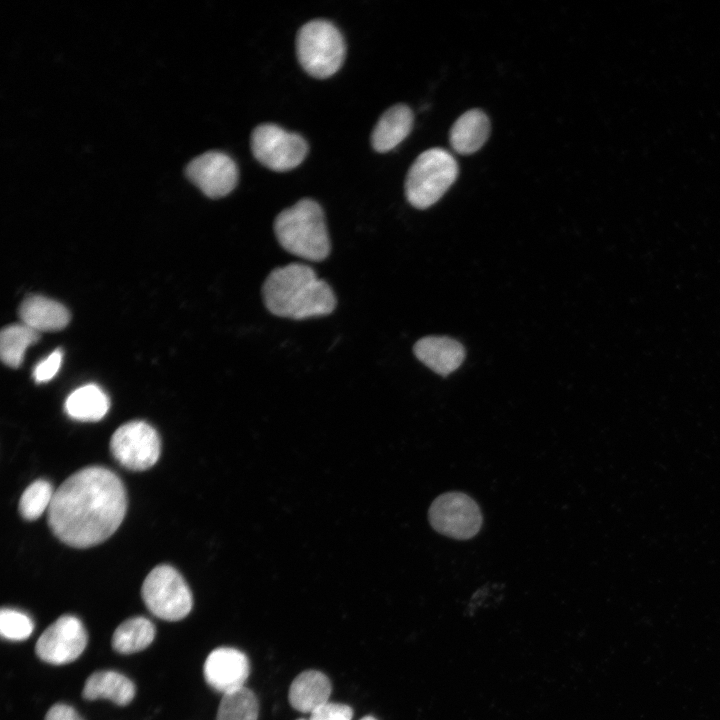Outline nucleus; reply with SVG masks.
Wrapping results in <instances>:
<instances>
[{
	"label": "nucleus",
	"instance_id": "nucleus-1",
	"mask_svg": "<svg viewBox=\"0 0 720 720\" xmlns=\"http://www.w3.org/2000/svg\"><path fill=\"white\" fill-rule=\"evenodd\" d=\"M127 508L125 487L111 470L91 466L68 477L54 492L48 524L63 543L87 548L108 539Z\"/></svg>",
	"mask_w": 720,
	"mask_h": 720
},
{
	"label": "nucleus",
	"instance_id": "nucleus-2",
	"mask_svg": "<svg viewBox=\"0 0 720 720\" xmlns=\"http://www.w3.org/2000/svg\"><path fill=\"white\" fill-rule=\"evenodd\" d=\"M262 296L269 312L296 320L328 315L336 306L330 285L301 263L272 270L264 281Z\"/></svg>",
	"mask_w": 720,
	"mask_h": 720
},
{
	"label": "nucleus",
	"instance_id": "nucleus-3",
	"mask_svg": "<svg viewBox=\"0 0 720 720\" xmlns=\"http://www.w3.org/2000/svg\"><path fill=\"white\" fill-rule=\"evenodd\" d=\"M274 232L286 251L306 260L323 261L330 253L324 212L312 199H301L281 211L274 221Z\"/></svg>",
	"mask_w": 720,
	"mask_h": 720
},
{
	"label": "nucleus",
	"instance_id": "nucleus-4",
	"mask_svg": "<svg viewBox=\"0 0 720 720\" xmlns=\"http://www.w3.org/2000/svg\"><path fill=\"white\" fill-rule=\"evenodd\" d=\"M457 175L458 164L450 152L428 149L415 159L407 173L406 198L413 207L426 209L445 194Z\"/></svg>",
	"mask_w": 720,
	"mask_h": 720
},
{
	"label": "nucleus",
	"instance_id": "nucleus-5",
	"mask_svg": "<svg viewBox=\"0 0 720 720\" xmlns=\"http://www.w3.org/2000/svg\"><path fill=\"white\" fill-rule=\"evenodd\" d=\"M345 42L331 22L314 19L304 24L296 37V52L304 70L315 78L335 74L345 58Z\"/></svg>",
	"mask_w": 720,
	"mask_h": 720
},
{
	"label": "nucleus",
	"instance_id": "nucleus-6",
	"mask_svg": "<svg viewBox=\"0 0 720 720\" xmlns=\"http://www.w3.org/2000/svg\"><path fill=\"white\" fill-rule=\"evenodd\" d=\"M141 595L149 611L166 621L185 618L193 606L191 591L173 567L159 565L146 576Z\"/></svg>",
	"mask_w": 720,
	"mask_h": 720
},
{
	"label": "nucleus",
	"instance_id": "nucleus-7",
	"mask_svg": "<svg viewBox=\"0 0 720 720\" xmlns=\"http://www.w3.org/2000/svg\"><path fill=\"white\" fill-rule=\"evenodd\" d=\"M254 157L265 167L278 172L296 168L308 152L306 141L298 134L278 125L264 123L251 134Z\"/></svg>",
	"mask_w": 720,
	"mask_h": 720
},
{
	"label": "nucleus",
	"instance_id": "nucleus-8",
	"mask_svg": "<svg viewBox=\"0 0 720 720\" xmlns=\"http://www.w3.org/2000/svg\"><path fill=\"white\" fill-rule=\"evenodd\" d=\"M428 518L434 530L457 540L474 537L482 526L478 504L462 492H447L435 498Z\"/></svg>",
	"mask_w": 720,
	"mask_h": 720
},
{
	"label": "nucleus",
	"instance_id": "nucleus-9",
	"mask_svg": "<svg viewBox=\"0 0 720 720\" xmlns=\"http://www.w3.org/2000/svg\"><path fill=\"white\" fill-rule=\"evenodd\" d=\"M157 431L144 421H131L120 426L112 435L110 450L123 467L143 471L152 467L160 455Z\"/></svg>",
	"mask_w": 720,
	"mask_h": 720
},
{
	"label": "nucleus",
	"instance_id": "nucleus-10",
	"mask_svg": "<svg viewBox=\"0 0 720 720\" xmlns=\"http://www.w3.org/2000/svg\"><path fill=\"white\" fill-rule=\"evenodd\" d=\"M88 636L80 619L62 615L38 638L35 653L42 661L63 665L75 661L87 646Z\"/></svg>",
	"mask_w": 720,
	"mask_h": 720
},
{
	"label": "nucleus",
	"instance_id": "nucleus-11",
	"mask_svg": "<svg viewBox=\"0 0 720 720\" xmlns=\"http://www.w3.org/2000/svg\"><path fill=\"white\" fill-rule=\"evenodd\" d=\"M187 178L206 196L220 198L237 185L238 168L234 160L220 151L205 152L186 166Z\"/></svg>",
	"mask_w": 720,
	"mask_h": 720
},
{
	"label": "nucleus",
	"instance_id": "nucleus-12",
	"mask_svg": "<svg viewBox=\"0 0 720 720\" xmlns=\"http://www.w3.org/2000/svg\"><path fill=\"white\" fill-rule=\"evenodd\" d=\"M250 672L246 655L238 649L219 647L206 658L203 674L209 686L223 694L244 687Z\"/></svg>",
	"mask_w": 720,
	"mask_h": 720
},
{
	"label": "nucleus",
	"instance_id": "nucleus-13",
	"mask_svg": "<svg viewBox=\"0 0 720 720\" xmlns=\"http://www.w3.org/2000/svg\"><path fill=\"white\" fill-rule=\"evenodd\" d=\"M415 356L435 373L446 376L463 362L461 343L448 337H424L414 345Z\"/></svg>",
	"mask_w": 720,
	"mask_h": 720
},
{
	"label": "nucleus",
	"instance_id": "nucleus-14",
	"mask_svg": "<svg viewBox=\"0 0 720 720\" xmlns=\"http://www.w3.org/2000/svg\"><path fill=\"white\" fill-rule=\"evenodd\" d=\"M22 323L37 332L58 331L67 326L69 311L61 303L41 295H31L19 308Z\"/></svg>",
	"mask_w": 720,
	"mask_h": 720
},
{
	"label": "nucleus",
	"instance_id": "nucleus-15",
	"mask_svg": "<svg viewBox=\"0 0 720 720\" xmlns=\"http://www.w3.org/2000/svg\"><path fill=\"white\" fill-rule=\"evenodd\" d=\"M414 122L412 110L404 104L387 109L379 118L371 134V144L380 153L398 146L411 132Z\"/></svg>",
	"mask_w": 720,
	"mask_h": 720
},
{
	"label": "nucleus",
	"instance_id": "nucleus-16",
	"mask_svg": "<svg viewBox=\"0 0 720 720\" xmlns=\"http://www.w3.org/2000/svg\"><path fill=\"white\" fill-rule=\"evenodd\" d=\"M489 133L490 121L487 115L479 109H472L463 113L452 125L450 145L459 154H472L484 145Z\"/></svg>",
	"mask_w": 720,
	"mask_h": 720
},
{
	"label": "nucleus",
	"instance_id": "nucleus-17",
	"mask_svg": "<svg viewBox=\"0 0 720 720\" xmlns=\"http://www.w3.org/2000/svg\"><path fill=\"white\" fill-rule=\"evenodd\" d=\"M134 683L123 674L112 670L92 673L85 681L82 697L92 701L108 699L119 706L128 705L135 696Z\"/></svg>",
	"mask_w": 720,
	"mask_h": 720
},
{
	"label": "nucleus",
	"instance_id": "nucleus-18",
	"mask_svg": "<svg viewBox=\"0 0 720 720\" xmlns=\"http://www.w3.org/2000/svg\"><path fill=\"white\" fill-rule=\"evenodd\" d=\"M331 683L320 671L307 670L300 673L291 683L289 702L291 706L304 713H312L316 708L328 702Z\"/></svg>",
	"mask_w": 720,
	"mask_h": 720
},
{
	"label": "nucleus",
	"instance_id": "nucleus-19",
	"mask_svg": "<svg viewBox=\"0 0 720 720\" xmlns=\"http://www.w3.org/2000/svg\"><path fill=\"white\" fill-rule=\"evenodd\" d=\"M109 406L106 393L94 384L77 388L65 401L66 413L79 421H98L106 415Z\"/></svg>",
	"mask_w": 720,
	"mask_h": 720
},
{
	"label": "nucleus",
	"instance_id": "nucleus-20",
	"mask_svg": "<svg viewBox=\"0 0 720 720\" xmlns=\"http://www.w3.org/2000/svg\"><path fill=\"white\" fill-rule=\"evenodd\" d=\"M153 623L142 616L123 621L112 635V648L120 654H133L146 649L154 640Z\"/></svg>",
	"mask_w": 720,
	"mask_h": 720
},
{
	"label": "nucleus",
	"instance_id": "nucleus-21",
	"mask_svg": "<svg viewBox=\"0 0 720 720\" xmlns=\"http://www.w3.org/2000/svg\"><path fill=\"white\" fill-rule=\"evenodd\" d=\"M40 338L39 332L25 324H12L2 329L0 335V356L4 364L18 368L26 349Z\"/></svg>",
	"mask_w": 720,
	"mask_h": 720
},
{
	"label": "nucleus",
	"instance_id": "nucleus-22",
	"mask_svg": "<svg viewBox=\"0 0 720 720\" xmlns=\"http://www.w3.org/2000/svg\"><path fill=\"white\" fill-rule=\"evenodd\" d=\"M258 700L252 690L241 687L223 694L216 720H257Z\"/></svg>",
	"mask_w": 720,
	"mask_h": 720
},
{
	"label": "nucleus",
	"instance_id": "nucleus-23",
	"mask_svg": "<svg viewBox=\"0 0 720 720\" xmlns=\"http://www.w3.org/2000/svg\"><path fill=\"white\" fill-rule=\"evenodd\" d=\"M53 489L49 482L39 479L31 483L19 500V512L26 520H36L49 508L53 499Z\"/></svg>",
	"mask_w": 720,
	"mask_h": 720
},
{
	"label": "nucleus",
	"instance_id": "nucleus-24",
	"mask_svg": "<svg viewBox=\"0 0 720 720\" xmlns=\"http://www.w3.org/2000/svg\"><path fill=\"white\" fill-rule=\"evenodd\" d=\"M34 629L32 619L25 613L10 608L0 612V633L5 639L22 641L27 639Z\"/></svg>",
	"mask_w": 720,
	"mask_h": 720
},
{
	"label": "nucleus",
	"instance_id": "nucleus-25",
	"mask_svg": "<svg viewBox=\"0 0 720 720\" xmlns=\"http://www.w3.org/2000/svg\"><path fill=\"white\" fill-rule=\"evenodd\" d=\"M63 352L54 350L49 356L40 361L33 371L36 382L43 383L51 380L59 371L62 364Z\"/></svg>",
	"mask_w": 720,
	"mask_h": 720
},
{
	"label": "nucleus",
	"instance_id": "nucleus-26",
	"mask_svg": "<svg viewBox=\"0 0 720 720\" xmlns=\"http://www.w3.org/2000/svg\"><path fill=\"white\" fill-rule=\"evenodd\" d=\"M353 710L345 704L326 702L316 708L309 720H351Z\"/></svg>",
	"mask_w": 720,
	"mask_h": 720
},
{
	"label": "nucleus",
	"instance_id": "nucleus-27",
	"mask_svg": "<svg viewBox=\"0 0 720 720\" xmlns=\"http://www.w3.org/2000/svg\"><path fill=\"white\" fill-rule=\"evenodd\" d=\"M44 720H83V718L72 706L57 703L47 711Z\"/></svg>",
	"mask_w": 720,
	"mask_h": 720
},
{
	"label": "nucleus",
	"instance_id": "nucleus-28",
	"mask_svg": "<svg viewBox=\"0 0 720 720\" xmlns=\"http://www.w3.org/2000/svg\"><path fill=\"white\" fill-rule=\"evenodd\" d=\"M361 720H376V719L371 716H366V717L362 718Z\"/></svg>",
	"mask_w": 720,
	"mask_h": 720
},
{
	"label": "nucleus",
	"instance_id": "nucleus-29",
	"mask_svg": "<svg viewBox=\"0 0 720 720\" xmlns=\"http://www.w3.org/2000/svg\"><path fill=\"white\" fill-rule=\"evenodd\" d=\"M299 720H307V719H299Z\"/></svg>",
	"mask_w": 720,
	"mask_h": 720
}]
</instances>
